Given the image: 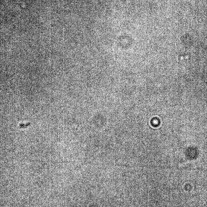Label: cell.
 I'll list each match as a JSON object with an SVG mask.
<instances>
[{"instance_id": "6da1fadb", "label": "cell", "mask_w": 207, "mask_h": 207, "mask_svg": "<svg viewBox=\"0 0 207 207\" xmlns=\"http://www.w3.org/2000/svg\"><path fill=\"white\" fill-rule=\"evenodd\" d=\"M116 52H117V49L115 48L114 50V56L115 60L116 61L117 60V54H116Z\"/></svg>"}]
</instances>
